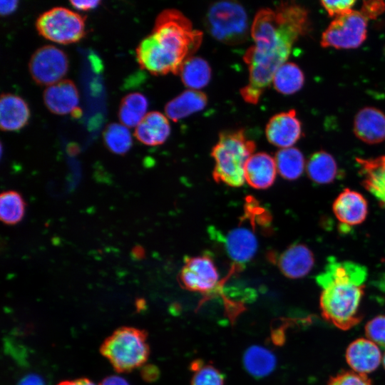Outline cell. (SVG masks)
<instances>
[{"label":"cell","mask_w":385,"mask_h":385,"mask_svg":"<svg viewBox=\"0 0 385 385\" xmlns=\"http://www.w3.org/2000/svg\"><path fill=\"white\" fill-rule=\"evenodd\" d=\"M219 273L212 260L207 255L187 257L179 275L180 284L191 292L209 293L219 283Z\"/></svg>","instance_id":"30bf717a"},{"label":"cell","mask_w":385,"mask_h":385,"mask_svg":"<svg viewBox=\"0 0 385 385\" xmlns=\"http://www.w3.org/2000/svg\"><path fill=\"white\" fill-rule=\"evenodd\" d=\"M277 171L274 158L266 153H257L247 161L245 179L253 188L267 189L274 183Z\"/></svg>","instance_id":"ffe728a7"},{"label":"cell","mask_w":385,"mask_h":385,"mask_svg":"<svg viewBox=\"0 0 385 385\" xmlns=\"http://www.w3.org/2000/svg\"><path fill=\"white\" fill-rule=\"evenodd\" d=\"M306 170L309 179L317 184H329L337 178L338 166L334 158L324 150L313 153L309 158Z\"/></svg>","instance_id":"d4e9b609"},{"label":"cell","mask_w":385,"mask_h":385,"mask_svg":"<svg viewBox=\"0 0 385 385\" xmlns=\"http://www.w3.org/2000/svg\"><path fill=\"white\" fill-rule=\"evenodd\" d=\"M70 3L73 7L81 11H88L96 7L101 1L99 0L91 1H74L71 0Z\"/></svg>","instance_id":"f35d334b"},{"label":"cell","mask_w":385,"mask_h":385,"mask_svg":"<svg viewBox=\"0 0 385 385\" xmlns=\"http://www.w3.org/2000/svg\"><path fill=\"white\" fill-rule=\"evenodd\" d=\"M364 284L331 283L322 288L319 306L322 317L342 330H348L362 319L359 307Z\"/></svg>","instance_id":"5b68a950"},{"label":"cell","mask_w":385,"mask_h":385,"mask_svg":"<svg viewBox=\"0 0 385 385\" xmlns=\"http://www.w3.org/2000/svg\"><path fill=\"white\" fill-rule=\"evenodd\" d=\"M332 210L340 222L350 226L357 225L367 217L368 202L360 192L346 188L334 201Z\"/></svg>","instance_id":"7c38bea8"},{"label":"cell","mask_w":385,"mask_h":385,"mask_svg":"<svg viewBox=\"0 0 385 385\" xmlns=\"http://www.w3.org/2000/svg\"><path fill=\"white\" fill-rule=\"evenodd\" d=\"M29 115V108L21 97L11 93L1 96L0 128L2 130L21 129L27 123Z\"/></svg>","instance_id":"7402d4cb"},{"label":"cell","mask_w":385,"mask_h":385,"mask_svg":"<svg viewBox=\"0 0 385 385\" xmlns=\"http://www.w3.org/2000/svg\"><path fill=\"white\" fill-rule=\"evenodd\" d=\"M179 74L185 86L191 90L199 91L209 83L212 71L209 63L204 58L192 56L183 63Z\"/></svg>","instance_id":"484cf974"},{"label":"cell","mask_w":385,"mask_h":385,"mask_svg":"<svg viewBox=\"0 0 385 385\" xmlns=\"http://www.w3.org/2000/svg\"><path fill=\"white\" fill-rule=\"evenodd\" d=\"M17 385H46L41 376L36 374H29L22 377Z\"/></svg>","instance_id":"74e56055"},{"label":"cell","mask_w":385,"mask_h":385,"mask_svg":"<svg viewBox=\"0 0 385 385\" xmlns=\"http://www.w3.org/2000/svg\"><path fill=\"white\" fill-rule=\"evenodd\" d=\"M206 27L216 40L237 45L245 42L248 35V19L245 8L235 1L212 4L205 17Z\"/></svg>","instance_id":"8992f818"},{"label":"cell","mask_w":385,"mask_h":385,"mask_svg":"<svg viewBox=\"0 0 385 385\" xmlns=\"http://www.w3.org/2000/svg\"><path fill=\"white\" fill-rule=\"evenodd\" d=\"M207 103V96L196 90L188 89L170 101L165 107L166 117L174 122L202 111Z\"/></svg>","instance_id":"603a6c76"},{"label":"cell","mask_w":385,"mask_h":385,"mask_svg":"<svg viewBox=\"0 0 385 385\" xmlns=\"http://www.w3.org/2000/svg\"><path fill=\"white\" fill-rule=\"evenodd\" d=\"M367 338L376 345L385 347V315H378L365 326Z\"/></svg>","instance_id":"836d02e7"},{"label":"cell","mask_w":385,"mask_h":385,"mask_svg":"<svg viewBox=\"0 0 385 385\" xmlns=\"http://www.w3.org/2000/svg\"><path fill=\"white\" fill-rule=\"evenodd\" d=\"M304 75L294 63L286 62L275 72L272 83L278 92L291 95L299 91L304 86Z\"/></svg>","instance_id":"f1b7e54d"},{"label":"cell","mask_w":385,"mask_h":385,"mask_svg":"<svg viewBox=\"0 0 385 385\" xmlns=\"http://www.w3.org/2000/svg\"><path fill=\"white\" fill-rule=\"evenodd\" d=\"M277 264L285 277L299 279L309 274L313 268L314 256L306 245L295 243L279 255Z\"/></svg>","instance_id":"5bb4252c"},{"label":"cell","mask_w":385,"mask_h":385,"mask_svg":"<svg viewBox=\"0 0 385 385\" xmlns=\"http://www.w3.org/2000/svg\"><path fill=\"white\" fill-rule=\"evenodd\" d=\"M382 362H383L384 367L385 369V352H384V356L382 357Z\"/></svg>","instance_id":"7bdbcfd3"},{"label":"cell","mask_w":385,"mask_h":385,"mask_svg":"<svg viewBox=\"0 0 385 385\" xmlns=\"http://www.w3.org/2000/svg\"><path fill=\"white\" fill-rule=\"evenodd\" d=\"M202 36L180 11L165 9L136 48L138 64L153 75L179 74L183 63L200 46Z\"/></svg>","instance_id":"7a4b0ae2"},{"label":"cell","mask_w":385,"mask_h":385,"mask_svg":"<svg viewBox=\"0 0 385 385\" xmlns=\"http://www.w3.org/2000/svg\"><path fill=\"white\" fill-rule=\"evenodd\" d=\"M140 375L144 381L153 382L158 379L160 371L154 364H145L141 367Z\"/></svg>","instance_id":"8d00e7d4"},{"label":"cell","mask_w":385,"mask_h":385,"mask_svg":"<svg viewBox=\"0 0 385 385\" xmlns=\"http://www.w3.org/2000/svg\"><path fill=\"white\" fill-rule=\"evenodd\" d=\"M170 133L168 118L158 111L148 113L135 127L134 135L140 143L155 146L165 142Z\"/></svg>","instance_id":"44dd1931"},{"label":"cell","mask_w":385,"mask_h":385,"mask_svg":"<svg viewBox=\"0 0 385 385\" xmlns=\"http://www.w3.org/2000/svg\"><path fill=\"white\" fill-rule=\"evenodd\" d=\"M38 34L56 43L67 44L85 35V17L68 9L56 6L42 13L36 19Z\"/></svg>","instance_id":"52a82bcc"},{"label":"cell","mask_w":385,"mask_h":385,"mask_svg":"<svg viewBox=\"0 0 385 385\" xmlns=\"http://www.w3.org/2000/svg\"><path fill=\"white\" fill-rule=\"evenodd\" d=\"M148 101L140 93H130L120 101L118 118L127 128L136 127L147 114Z\"/></svg>","instance_id":"4316f807"},{"label":"cell","mask_w":385,"mask_h":385,"mask_svg":"<svg viewBox=\"0 0 385 385\" xmlns=\"http://www.w3.org/2000/svg\"><path fill=\"white\" fill-rule=\"evenodd\" d=\"M18 1H0V13L1 15H7L13 12L17 7Z\"/></svg>","instance_id":"ab89813d"},{"label":"cell","mask_w":385,"mask_h":385,"mask_svg":"<svg viewBox=\"0 0 385 385\" xmlns=\"http://www.w3.org/2000/svg\"><path fill=\"white\" fill-rule=\"evenodd\" d=\"M255 147L254 141L247 138L243 130L220 133L211 152L215 160L214 180L230 187L242 186L245 181V165Z\"/></svg>","instance_id":"3957f363"},{"label":"cell","mask_w":385,"mask_h":385,"mask_svg":"<svg viewBox=\"0 0 385 385\" xmlns=\"http://www.w3.org/2000/svg\"><path fill=\"white\" fill-rule=\"evenodd\" d=\"M43 98L46 108L55 114L72 113L78 108V93L71 80H61L48 86L44 90Z\"/></svg>","instance_id":"ac0fdd59"},{"label":"cell","mask_w":385,"mask_h":385,"mask_svg":"<svg viewBox=\"0 0 385 385\" xmlns=\"http://www.w3.org/2000/svg\"><path fill=\"white\" fill-rule=\"evenodd\" d=\"M385 11L383 1H365L361 6V13L368 19H376Z\"/></svg>","instance_id":"d590c367"},{"label":"cell","mask_w":385,"mask_h":385,"mask_svg":"<svg viewBox=\"0 0 385 385\" xmlns=\"http://www.w3.org/2000/svg\"><path fill=\"white\" fill-rule=\"evenodd\" d=\"M354 133L361 141L377 144L385 140V114L378 108L364 107L356 114Z\"/></svg>","instance_id":"e0dca14e"},{"label":"cell","mask_w":385,"mask_h":385,"mask_svg":"<svg viewBox=\"0 0 385 385\" xmlns=\"http://www.w3.org/2000/svg\"><path fill=\"white\" fill-rule=\"evenodd\" d=\"M99 385H130L123 377L111 375L104 378Z\"/></svg>","instance_id":"60d3db41"},{"label":"cell","mask_w":385,"mask_h":385,"mask_svg":"<svg viewBox=\"0 0 385 385\" xmlns=\"http://www.w3.org/2000/svg\"><path fill=\"white\" fill-rule=\"evenodd\" d=\"M361 183L381 206L385 205V155L374 158H356Z\"/></svg>","instance_id":"d6986e66"},{"label":"cell","mask_w":385,"mask_h":385,"mask_svg":"<svg viewBox=\"0 0 385 385\" xmlns=\"http://www.w3.org/2000/svg\"><path fill=\"white\" fill-rule=\"evenodd\" d=\"M265 134L273 145L282 148L292 147L302 136V125L294 109L273 115L268 121Z\"/></svg>","instance_id":"8fae6325"},{"label":"cell","mask_w":385,"mask_h":385,"mask_svg":"<svg viewBox=\"0 0 385 385\" xmlns=\"http://www.w3.org/2000/svg\"><path fill=\"white\" fill-rule=\"evenodd\" d=\"M26 202L17 191L9 190L0 195V219L6 225L20 222L26 212Z\"/></svg>","instance_id":"f546056e"},{"label":"cell","mask_w":385,"mask_h":385,"mask_svg":"<svg viewBox=\"0 0 385 385\" xmlns=\"http://www.w3.org/2000/svg\"><path fill=\"white\" fill-rule=\"evenodd\" d=\"M356 1L353 0L344 1H321L320 4L326 10L329 16H339L351 11Z\"/></svg>","instance_id":"e575fe53"},{"label":"cell","mask_w":385,"mask_h":385,"mask_svg":"<svg viewBox=\"0 0 385 385\" xmlns=\"http://www.w3.org/2000/svg\"><path fill=\"white\" fill-rule=\"evenodd\" d=\"M107 148L117 155L125 154L132 146V137L128 128L121 123L108 125L103 133Z\"/></svg>","instance_id":"4dcf8cb0"},{"label":"cell","mask_w":385,"mask_h":385,"mask_svg":"<svg viewBox=\"0 0 385 385\" xmlns=\"http://www.w3.org/2000/svg\"><path fill=\"white\" fill-rule=\"evenodd\" d=\"M68 61L66 53L60 48L46 45L32 54L29 62V70L34 81L43 86H50L66 75Z\"/></svg>","instance_id":"9c48e42d"},{"label":"cell","mask_w":385,"mask_h":385,"mask_svg":"<svg viewBox=\"0 0 385 385\" xmlns=\"http://www.w3.org/2000/svg\"><path fill=\"white\" fill-rule=\"evenodd\" d=\"M190 368L193 372L190 385H224V375L214 365L195 359L192 361Z\"/></svg>","instance_id":"1f68e13d"},{"label":"cell","mask_w":385,"mask_h":385,"mask_svg":"<svg viewBox=\"0 0 385 385\" xmlns=\"http://www.w3.org/2000/svg\"><path fill=\"white\" fill-rule=\"evenodd\" d=\"M366 277V268L359 263L330 259L324 271L317 276L316 281L322 288L331 283L364 285Z\"/></svg>","instance_id":"4fadbf2b"},{"label":"cell","mask_w":385,"mask_h":385,"mask_svg":"<svg viewBox=\"0 0 385 385\" xmlns=\"http://www.w3.org/2000/svg\"><path fill=\"white\" fill-rule=\"evenodd\" d=\"M367 36V19L361 11L351 10L336 17L322 33L321 46L337 49L360 46Z\"/></svg>","instance_id":"ba28073f"},{"label":"cell","mask_w":385,"mask_h":385,"mask_svg":"<svg viewBox=\"0 0 385 385\" xmlns=\"http://www.w3.org/2000/svg\"><path fill=\"white\" fill-rule=\"evenodd\" d=\"M274 160L278 173L288 180L299 178L305 168L304 157L296 148L290 147L279 150L275 154Z\"/></svg>","instance_id":"83f0119b"},{"label":"cell","mask_w":385,"mask_h":385,"mask_svg":"<svg viewBox=\"0 0 385 385\" xmlns=\"http://www.w3.org/2000/svg\"><path fill=\"white\" fill-rule=\"evenodd\" d=\"M147 339L145 330L119 327L103 341L100 352L117 372H130L145 364L150 354Z\"/></svg>","instance_id":"277c9868"},{"label":"cell","mask_w":385,"mask_h":385,"mask_svg":"<svg viewBox=\"0 0 385 385\" xmlns=\"http://www.w3.org/2000/svg\"><path fill=\"white\" fill-rule=\"evenodd\" d=\"M244 367L247 372L255 378H262L270 375L275 369L277 359L272 351L260 345L248 347L242 357Z\"/></svg>","instance_id":"cb8c5ba5"},{"label":"cell","mask_w":385,"mask_h":385,"mask_svg":"<svg viewBox=\"0 0 385 385\" xmlns=\"http://www.w3.org/2000/svg\"><path fill=\"white\" fill-rule=\"evenodd\" d=\"M223 242L230 258L239 264L251 260L258 247L257 239L254 231L250 227L242 225H239L230 230Z\"/></svg>","instance_id":"2e32d148"},{"label":"cell","mask_w":385,"mask_h":385,"mask_svg":"<svg viewBox=\"0 0 385 385\" xmlns=\"http://www.w3.org/2000/svg\"><path fill=\"white\" fill-rule=\"evenodd\" d=\"M326 385H372V383L366 374L344 371L332 376Z\"/></svg>","instance_id":"d6a6232c"},{"label":"cell","mask_w":385,"mask_h":385,"mask_svg":"<svg viewBox=\"0 0 385 385\" xmlns=\"http://www.w3.org/2000/svg\"><path fill=\"white\" fill-rule=\"evenodd\" d=\"M345 356L353 371L364 374L375 371L383 357L378 346L364 338L352 342L346 350Z\"/></svg>","instance_id":"9a60e30c"},{"label":"cell","mask_w":385,"mask_h":385,"mask_svg":"<svg viewBox=\"0 0 385 385\" xmlns=\"http://www.w3.org/2000/svg\"><path fill=\"white\" fill-rule=\"evenodd\" d=\"M309 25L308 11L292 1L257 12L250 31L255 44L243 57L249 69V82L240 90L245 101L258 103L277 70L286 63L293 44L307 33Z\"/></svg>","instance_id":"6da1fadb"},{"label":"cell","mask_w":385,"mask_h":385,"mask_svg":"<svg viewBox=\"0 0 385 385\" xmlns=\"http://www.w3.org/2000/svg\"><path fill=\"white\" fill-rule=\"evenodd\" d=\"M57 385H96L94 382L87 378H79L75 379L64 380Z\"/></svg>","instance_id":"b9f144b4"}]
</instances>
